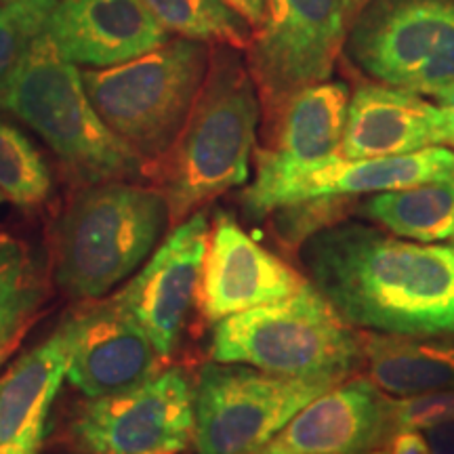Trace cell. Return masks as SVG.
<instances>
[{
    "instance_id": "cell-1",
    "label": "cell",
    "mask_w": 454,
    "mask_h": 454,
    "mask_svg": "<svg viewBox=\"0 0 454 454\" xmlns=\"http://www.w3.org/2000/svg\"><path fill=\"white\" fill-rule=\"evenodd\" d=\"M299 259L351 326L397 337L454 333V247L339 221L301 244Z\"/></svg>"
},
{
    "instance_id": "cell-2",
    "label": "cell",
    "mask_w": 454,
    "mask_h": 454,
    "mask_svg": "<svg viewBox=\"0 0 454 454\" xmlns=\"http://www.w3.org/2000/svg\"><path fill=\"white\" fill-rule=\"evenodd\" d=\"M259 116L257 84L240 55L231 47L213 53L177 141L145 173L167 200L170 223L247 184Z\"/></svg>"
},
{
    "instance_id": "cell-3",
    "label": "cell",
    "mask_w": 454,
    "mask_h": 454,
    "mask_svg": "<svg viewBox=\"0 0 454 454\" xmlns=\"http://www.w3.org/2000/svg\"><path fill=\"white\" fill-rule=\"evenodd\" d=\"M0 110L36 130L84 185L145 175V162L101 121L82 74L59 55L47 34L34 38L0 78Z\"/></svg>"
},
{
    "instance_id": "cell-4",
    "label": "cell",
    "mask_w": 454,
    "mask_h": 454,
    "mask_svg": "<svg viewBox=\"0 0 454 454\" xmlns=\"http://www.w3.org/2000/svg\"><path fill=\"white\" fill-rule=\"evenodd\" d=\"M168 223L156 187L133 181L82 187L55 227L57 284L76 301L104 299L145 263Z\"/></svg>"
},
{
    "instance_id": "cell-5",
    "label": "cell",
    "mask_w": 454,
    "mask_h": 454,
    "mask_svg": "<svg viewBox=\"0 0 454 454\" xmlns=\"http://www.w3.org/2000/svg\"><path fill=\"white\" fill-rule=\"evenodd\" d=\"M211 357L278 377L343 383L364 362V334L308 282L291 297L219 320Z\"/></svg>"
},
{
    "instance_id": "cell-6",
    "label": "cell",
    "mask_w": 454,
    "mask_h": 454,
    "mask_svg": "<svg viewBox=\"0 0 454 454\" xmlns=\"http://www.w3.org/2000/svg\"><path fill=\"white\" fill-rule=\"evenodd\" d=\"M208 61L204 43L177 38L127 64L81 74L101 121L152 167L177 141L207 78Z\"/></svg>"
},
{
    "instance_id": "cell-7",
    "label": "cell",
    "mask_w": 454,
    "mask_h": 454,
    "mask_svg": "<svg viewBox=\"0 0 454 454\" xmlns=\"http://www.w3.org/2000/svg\"><path fill=\"white\" fill-rule=\"evenodd\" d=\"M337 381L278 377L247 364L208 362L194 385L198 454H259L286 423Z\"/></svg>"
},
{
    "instance_id": "cell-8",
    "label": "cell",
    "mask_w": 454,
    "mask_h": 454,
    "mask_svg": "<svg viewBox=\"0 0 454 454\" xmlns=\"http://www.w3.org/2000/svg\"><path fill=\"white\" fill-rule=\"evenodd\" d=\"M345 49L374 81L435 98L454 84V0H368Z\"/></svg>"
},
{
    "instance_id": "cell-9",
    "label": "cell",
    "mask_w": 454,
    "mask_h": 454,
    "mask_svg": "<svg viewBox=\"0 0 454 454\" xmlns=\"http://www.w3.org/2000/svg\"><path fill=\"white\" fill-rule=\"evenodd\" d=\"M368 0H265L248 70L271 122L299 90L331 78Z\"/></svg>"
},
{
    "instance_id": "cell-10",
    "label": "cell",
    "mask_w": 454,
    "mask_h": 454,
    "mask_svg": "<svg viewBox=\"0 0 454 454\" xmlns=\"http://www.w3.org/2000/svg\"><path fill=\"white\" fill-rule=\"evenodd\" d=\"M194 429V385L184 368H168L139 387L89 400L70 435L87 454H181Z\"/></svg>"
},
{
    "instance_id": "cell-11",
    "label": "cell",
    "mask_w": 454,
    "mask_h": 454,
    "mask_svg": "<svg viewBox=\"0 0 454 454\" xmlns=\"http://www.w3.org/2000/svg\"><path fill=\"white\" fill-rule=\"evenodd\" d=\"M254 167V181L242 192V208L247 217L265 219L278 208L314 198H354L454 179V150L431 145L404 156L349 160L334 154L303 167Z\"/></svg>"
},
{
    "instance_id": "cell-12",
    "label": "cell",
    "mask_w": 454,
    "mask_h": 454,
    "mask_svg": "<svg viewBox=\"0 0 454 454\" xmlns=\"http://www.w3.org/2000/svg\"><path fill=\"white\" fill-rule=\"evenodd\" d=\"M208 234V215L202 208L192 213L173 227L137 276L112 294L114 303L144 328L162 357L177 348L187 317L200 301Z\"/></svg>"
},
{
    "instance_id": "cell-13",
    "label": "cell",
    "mask_w": 454,
    "mask_h": 454,
    "mask_svg": "<svg viewBox=\"0 0 454 454\" xmlns=\"http://www.w3.org/2000/svg\"><path fill=\"white\" fill-rule=\"evenodd\" d=\"M70 360L66 379L89 400L135 389L160 374L164 357L147 333L114 303L99 299L67 316Z\"/></svg>"
},
{
    "instance_id": "cell-14",
    "label": "cell",
    "mask_w": 454,
    "mask_h": 454,
    "mask_svg": "<svg viewBox=\"0 0 454 454\" xmlns=\"http://www.w3.org/2000/svg\"><path fill=\"white\" fill-rule=\"evenodd\" d=\"M309 280L244 231L234 215L213 217L202 268L200 308L208 322L286 299Z\"/></svg>"
},
{
    "instance_id": "cell-15",
    "label": "cell",
    "mask_w": 454,
    "mask_h": 454,
    "mask_svg": "<svg viewBox=\"0 0 454 454\" xmlns=\"http://www.w3.org/2000/svg\"><path fill=\"white\" fill-rule=\"evenodd\" d=\"M394 431L391 397L371 379H354L314 397L259 454H362Z\"/></svg>"
},
{
    "instance_id": "cell-16",
    "label": "cell",
    "mask_w": 454,
    "mask_h": 454,
    "mask_svg": "<svg viewBox=\"0 0 454 454\" xmlns=\"http://www.w3.org/2000/svg\"><path fill=\"white\" fill-rule=\"evenodd\" d=\"M44 34L74 66L112 67L168 43L141 0H59Z\"/></svg>"
},
{
    "instance_id": "cell-17",
    "label": "cell",
    "mask_w": 454,
    "mask_h": 454,
    "mask_svg": "<svg viewBox=\"0 0 454 454\" xmlns=\"http://www.w3.org/2000/svg\"><path fill=\"white\" fill-rule=\"evenodd\" d=\"M431 145H444L440 107L411 90L364 84L349 99L337 154L364 160L412 154Z\"/></svg>"
},
{
    "instance_id": "cell-18",
    "label": "cell",
    "mask_w": 454,
    "mask_h": 454,
    "mask_svg": "<svg viewBox=\"0 0 454 454\" xmlns=\"http://www.w3.org/2000/svg\"><path fill=\"white\" fill-rule=\"evenodd\" d=\"M70 360L67 317L0 377V452L38 454Z\"/></svg>"
},
{
    "instance_id": "cell-19",
    "label": "cell",
    "mask_w": 454,
    "mask_h": 454,
    "mask_svg": "<svg viewBox=\"0 0 454 454\" xmlns=\"http://www.w3.org/2000/svg\"><path fill=\"white\" fill-rule=\"evenodd\" d=\"M343 82H317L299 90L271 121V141L261 147L254 164L303 167L337 154L349 110Z\"/></svg>"
},
{
    "instance_id": "cell-20",
    "label": "cell",
    "mask_w": 454,
    "mask_h": 454,
    "mask_svg": "<svg viewBox=\"0 0 454 454\" xmlns=\"http://www.w3.org/2000/svg\"><path fill=\"white\" fill-rule=\"evenodd\" d=\"M371 381L387 395L454 389V333L434 337L364 334Z\"/></svg>"
},
{
    "instance_id": "cell-21",
    "label": "cell",
    "mask_w": 454,
    "mask_h": 454,
    "mask_svg": "<svg viewBox=\"0 0 454 454\" xmlns=\"http://www.w3.org/2000/svg\"><path fill=\"white\" fill-rule=\"evenodd\" d=\"M357 213L381 223L395 236L421 244L452 240L454 179L379 192L362 202Z\"/></svg>"
},
{
    "instance_id": "cell-22",
    "label": "cell",
    "mask_w": 454,
    "mask_h": 454,
    "mask_svg": "<svg viewBox=\"0 0 454 454\" xmlns=\"http://www.w3.org/2000/svg\"><path fill=\"white\" fill-rule=\"evenodd\" d=\"M44 301V282L24 244L0 242V357L32 325Z\"/></svg>"
},
{
    "instance_id": "cell-23",
    "label": "cell",
    "mask_w": 454,
    "mask_h": 454,
    "mask_svg": "<svg viewBox=\"0 0 454 454\" xmlns=\"http://www.w3.org/2000/svg\"><path fill=\"white\" fill-rule=\"evenodd\" d=\"M168 32L198 43L248 49L253 26L221 0H141Z\"/></svg>"
},
{
    "instance_id": "cell-24",
    "label": "cell",
    "mask_w": 454,
    "mask_h": 454,
    "mask_svg": "<svg viewBox=\"0 0 454 454\" xmlns=\"http://www.w3.org/2000/svg\"><path fill=\"white\" fill-rule=\"evenodd\" d=\"M53 177L36 145L13 124L0 121V194L21 208L49 200Z\"/></svg>"
},
{
    "instance_id": "cell-25",
    "label": "cell",
    "mask_w": 454,
    "mask_h": 454,
    "mask_svg": "<svg viewBox=\"0 0 454 454\" xmlns=\"http://www.w3.org/2000/svg\"><path fill=\"white\" fill-rule=\"evenodd\" d=\"M349 211H354L351 196H326L278 208L271 217L278 238L286 247H301L317 231L345 221V215Z\"/></svg>"
},
{
    "instance_id": "cell-26",
    "label": "cell",
    "mask_w": 454,
    "mask_h": 454,
    "mask_svg": "<svg viewBox=\"0 0 454 454\" xmlns=\"http://www.w3.org/2000/svg\"><path fill=\"white\" fill-rule=\"evenodd\" d=\"M394 429H429L454 421V389L431 394L391 397Z\"/></svg>"
},
{
    "instance_id": "cell-27",
    "label": "cell",
    "mask_w": 454,
    "mask_h": 454,
    "mask_svg": "<svg viewBox=\"0 0 454 454\" xmlns=\"http://www.w3.org/2000/svg\"><path fill=\"white\" fill-rule=\"evenodd\" d=\"M44 34V26L17 7L11 0H0V78L17 64L24 51L36 36Z\"/></svg>"
},
{
    "instance_id": "cell-28",
    "label": "cell",
    "mask_w": 454,
    "mask_h": 454,
    "mask_svg": "<svg viewBox=\"0 0 454 454\" xmlns=\"http://www.w3.org/2000/svg\"><path fill=\"white\" fill-rule=\"evenodd\" d=\"M387 454H431L421 429H400L387 440Z\"/></svg>"
},
{
    "instance_id": "cell-29",
    "label": "cell",
    "mask_w": 454,
    "mask_h": 454,
    "mask_svg": "<svg viewBox=\"0 0 454 454\" xmlns=\"http://www.w3.org/2000/svg\"><path fill=\"white\" fill-rule=\"evenodd\" d=\"M431 454H454V421L435 425L423 431Z\"/></svg>"
},
{
    "instance_id": "cell-30",
    "label": "cell",
    "mask_w": 454,
    "mask_h": 454,
    "mask_svg": "<svg viewBox=\"0 0 454 454\" xmlns=\"http://www.w3.org/2000/svg\"><path fill=\"white\" fill-rule=\"evenodd\" d=\"M442 110V130H444V145L454 147V84L435 95Z\"/></svg>"
},
{
    "instance_id": "cell-31",
    "label": "cell",
    "mask_w": 454,
    "mask_h": 454,
    "mask_svg": "<svg viewBox=\"0 0 454 454\" xmlns=\"http://www.w3.org/2000/svg\"><path fill=\"white\" fill-rule=\"evenodd\" d=\"M221 3L234 9L238 15H242L253 26V30H257L261 21H263L265 0H221Z\"/></svg>"
},
{
    "instance_id": "cell-32",
    "label": "cell",
    "mask_w": 454,
    "mask_h": 454,
    "mask_svg": "<svg viewBox=\"0 0 454 454\" xmlns=\"http://www.w3.org/2000/svg\"><path fill=\"white\" fill-rule=\"evenodd\" d=\"M362 454H387V452H383V450H368V452H362Z\"/></svg>"
},
{
    "instance_id": "cell-33",
    "label": "cell",
    "mask_w": 454,
    "mask_h": 454,
    "mask_svg": "<svg viewBox=\"0 0 454 454\" xmlns=\"http://www.w3.org/2000/svg\"><path fill=\"white\" fill-rule=\"evenodd\" d=\"M51 4H53V7H57V3H59V0H49Z\"/></svg>"
},
{
    "instance_id": "cell-34",
    "label": "cell",
    "mask_w": 454,
    "mask_h": 454,
    "mask_svg": "<svg viewBox=\"0 0 454 454\" xmlns=\"http://www.w3.org/2000/svg\"><path fill=\"white\" fill-rule=\"evenodd\" d=\"M3 200H4V196H3V194H0V202H3Z\"/></svg>"
},
{
    "instance_id": "cell-35",
    "label": "cell",
    "mask_w": 454,
    "mask_h": 454,
    "mask_svg": "<svg viewBox=\"0 0 454 454\" xmlns=\"http://www.w3.org/2000/svg\"><path fill=\"white\" fill-rule=\"evenodd\" d=\"M0 454H3V452H0Z\"/></svg>"
}]
</instances>
